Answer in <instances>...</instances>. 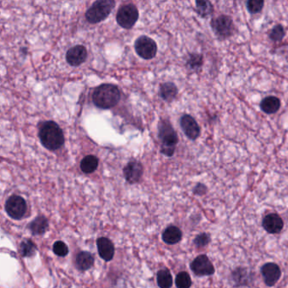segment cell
I'll return each mask as SVG.
<instances>
[{
    "label": "cell",
    "instance_id": "obj_1",
    "mask_svg": "<svg viewBox=\"0 0 288 288\" xmlns=\"http://www.w3.org/2000/svg\"><path fill=\"white\" fill-rule=\"evenodd\" d=\"M39 138L43 147L50 151L60 149L64 143L63 130L54 121L43 123L39 129Z\"/></svg>",
    "mask_w": 288,
    "mask_h": 288
},
{
    "label": "cell",
    "instance_id": "obj_2",
    "mask_svg": "<svg viewBox=\"0 0 288 288\" xmlns=\"http://www.w3.org/2000/svg\"><path fill=\"white\" fill-rule=\"evenodd\" d=\"M120 98L119 89L112 84H102L95 89L92 95L94 104L101 109H110L115 107Z\"/></svg>",
    "mask_w": 288,
    "mask_h": 288
},
{
    "label": "cell",
    "instance_id": "obj_3",
    "mask_svg": "<svg viewBox=\"0 0 288 288\" xmlns=\"http://www.w3.org/2000/svg\"><path fill=\"white\" fill-rule=\"evenodd\" d=\"M158 136L162 142L161 152L167 157H173L179 142V137L174 127L168 120L161 121L159 123Z\"/></svg>",
    "mask_w": 288,
    "mask_h": 288
},
{
    "label": "cell",
    "instance_id": "obj_4",
    "mask_svg": "<svg viewBox=\"0 0 288 288\" xmlns=\"http://www.w3.org/2000/svg\"><path fill=\"white\" fill-rule=\"evenodd\" d=\"M115 2L112 0H99L86 11V19L91 24H96L107 19L114 8Z\"/></svg>",
    "mask_w": 288,
    "mask_h": 288
},
{
    "label": "cell",
    "instance_id": "obj_5",
    "mask_svg": "<svg viewBox=\"0 0 288 288\" xmlns=\"http://www.w3.org/2000/svg\"><path fill=\"white\" fill-rule=\"evenodd\" d=\"M211 29L214 33L221 39H226L232 36L234 32V23L228 16H219L211 20Z\"/></svg>",
    "mask_w": 288,
    "mask_h": 288
},
{
    "label": "cell",
    "instance_id": "obj_6",
    "mask_svg": "<svg viewBox=\"0 0 288 288\" xmlns=\"http://www.w3.org/2000/svg\"><path fill=\"white\" fill-rule=\"evenodd\" d=\"M117 24L124 29H131L139 19V11L136 6L128 4L122 6L117 13Z\"/></svg>",
    "mask_w": 288,
    "mask_h": 288
},
{
    "label": "cell",
    "instance_id": "obj_7",
    "mask_svg": "<svg viewBox=\"0 0 288 288\" xmlns=\"http://www.w3.org/2000/svg\"><path fill=\"white\" fill-rule=\"evenodd\" d=\"M26 200L19 195H11L6 202V211L8 216L14 220H21L27 213Z\"/></svg>",
    "mask_w": 288,
    "mask_h": 288
},
{
    "label": "cell",
    "instance_id": "obj_8",
    "mask_svg": "<svg viewBox=\"0 0 288 288\" xmlns=\"http://www.w3.org/2000/svg\"><path fill=\"white\" fill-rule=\"evenodd\" d=\"M134 49L142 59L149 60L153 59L158 53V45L152 38L147 36H141L135 41Z\"/></svg>",
    "mask_w": 288,
    "mask_h": 288
},
{
    "label": "cell",
    "instance_id": "obj_9",
    "mask_svg": "<svg viewBox=\"0 0 288 288\" xmlns=\"http://www.w3.org/2000/svg\"><path fill=\"white\" fill-rule=\"evenodd\" d=\"M190 269L197 276H210L216 271L213 264L206 254H200L190 263Z\"/></svg>",
    "mask_w": 288,
    "mask_h": 288
},
{
    "label": "cell",
    "instance_id": "obj_10",
    "mask_svg": "<svg viewBox=\"0 0 288 288\" xmlns=\"http://www.w3.org/2000/svg\"><path fill=\"white\" fill-rule=\"evenodd\" d=\"M254 273L247 267L238 266L232 270L230 280L234 287L248 286L253 281Z\"/></svg>",
    "mask_w": 288,
    "mask_h": 288
},
{
    "label": "cell",
    "instance_id": "obj_11",
    "mask_svg": "<svg viewBox=\"0 0 288 288\" xmlns=\"http://www.w3.org/2000/svg\"><path fill=\"white\" fill-rule=\"evenodd\" d=\"M180 126L184 134L191 140H195L200 137V125L192 116L189 114L183 115L180 118Z\"/></svg>",
    "mask_w": 288,
    "mask_h": 288
},
{
    "label": "cell",
    "instance_id": "obj_12",
    "mask_svg": "<svg viewBox=\"0 0 288 288\" xmlns=\"http://www.w3.org/2000/svg\"><path fill=\"white\" fill-rule=\"evenodd\" d=\"M260 272H261L265 285L268 286L275 285L281 276V270L279 265L271 262L264 264L261 267Z\"/></svg>",
    "mask_w": 288,
    "mask_h": 288
},
{
    "label": "cell",
    "instance_id": "obj_13",
    "mask_svg": "<svg viewBox=\"0 0 288 288\" xmlns=\"http://www.w3.org/2000/svg\"><path fill=\"white\" fill-rule=\"evenodd\" d=\"M143 175V166L137 161H131L123 168V176L129 184H136Z\"/></svg>",
    "mask_w": 288,
    "mask_h": 288
},
{
    "label": "cell",
    "instance_id": "obj_14",
    "mask_svg": "<svg viewBox=\"0 0 288 288\" xmlns=\"http://www.w3.org/2000/svg\"><path fill=\"white\" fill-rule=\"evenodd\" d=\"M262 227L269 234H277L282 231L284 222L278 214H268L263 219Z\"/></svg>",
    "mask_w": 288,
    "mask_h": 288
},
{
    "label": "cell",
    "instance_id": "obj_15",
    "mask_svg": "<svg viewBox=\"0 0 288 288\" xmlns=\"http://www.w3.org/2000/svg\"><path fill=\"white\" fill-rule=\"evenodd\" d=\"M87 59V50L82 45H76L70 48L66 54V60L71 66L77 67Z\"/></svg>",
    "mask_w": 288,
    "mask_h": 288
},
{
    "label": "cell",
    "instance_id": "obj_16",
    "mask_svg": "<svg viewBox=\"0 0 288 288\" xmlns=\"http://www.w3.org/2000/svg\"><path fill=\"white\" fill-rule=\"evenodd\" d=\"M96 245L98 249L99 255L105 261L112 260L114 256L115 248L112 241L108 238L101 237L96 241Z\"/></svg>",
    "mask_w": 288,
    "mask_h": 288
},
{
    "label": "cell",
    "instance_id": "obj_17",
    "mask_svg": "<svg viewBox=\"0 0 288 288\" xmlns=\"http://www.w3.org/2000/svg\"><path fill=\"white\" fill-rule=\"evenodd\" d=\"M183 233L176 226H169L163 233V240L169 245H174L181 241Z\"/></svg>",
    "mask_w": 288,
    "mask_h": 288
},
{
    "label": "cell",
    "instance_id": "obj_18",
    "mask_svg": "<svg viewBox=\"0 0 288 288\" xmlns=\"http://www.w3.org/2000/svg\"><path fill=\"white\" fill-rule=\"evenodd\" d=\"M260 108L266 114H274L280 110V100L276 96H267L260 102Z\"/></svg>",
    "mask_w": 288,
    "mask_h": 288
},
{
    "label": "cell",
    "instance_id": "obj_19",
    "mask_svg": "<svg viewBox=\"0 0 288 288\" xmlns=\"http://www.w3.org/2000/svg\"><path fill=\"white\" fill-rule=\"evenodd\" d=\"M48 219L45 216H39L36 217L28 226L30 231L33 235H41L45 233L48 229Z\"/></svg>",
    "mask_w": 288,
    "mask_h": 288
},
{
    "label": "cell",
    "instance_id": "obj_20",
    "mask_svg": "<svg viewBox=\"0 0 288 288\" xmlns=\"http://www.w3.org/2000/svg\"><path fill=\"white\" fill-rule=\"evenodd\" d=\"M160 96L164 101L172 102L176 98L179 90L173 82L163 83L160 86Z\"/></svg>",
    "mask_w": 288,
    "mask_h": 288
},
{
    "label": "cell",
    "instance_id": "obj_21",
    "mask_svg": "<svg viewBox=\"0 0 288 288\" xmlns=\"http://www.w3.org/2000/svg\"><path fill=\"white\" fill-rule=\"evenodd\" d=\"M94 257L91 253L83 251L78 253L76 257V265L81 271H86L93 266Z\"/></svg>",
    "mask_w": 288,
    "mask_h": 288
},
{
    "label": "cell",
    "instance_id": "obj_22",
    "mask_svg": "<svg viewBox=\"0 0 288 288\" xmlns=\"http://www.w3.org/2000/svg\"><path fill=\"white\" fill-rule=\"evenodd\" d=\"M98 158L96 156L88 155L83 158L80 163V169L85 174H92L98 167Z\"/></svg>",
    "mask_w": 288,
    "mask_h": 288
},
{
    "label": "cell",
    "instance_id": "obj_23",
    "mask_svg": "<svg viewBox=\"0 0 288 288\" xmlns=\"http://www.w3.org/2000/svg\"><path fill=\"white\" fill-rule=\"evenodd\" d=\"M198 15L202 18H207L214 12V6L207 0H198L195 2Z\"/></svg>",
    "mask_w": 288,
    "mask_h": 288
},
{
    "label": "cell",
    "instance_id": "obj_24",
    "mask_svg": "<svg viewBox=\"0 0 288 288\" xmlns=\"http://www.w3.org/2000/svg\"><path fill=\"white\" fill-rule=\"evenodd\" d=\"M157 280L160 288H171L173 286V276L168 269H160L158 272Z\"/></svg>",
    "mask_w": 288,
    "mask_h": 288
},
{
    "label": "cell",
    "instance_id": "obj_25",
    "mask_svg": "<svg viewBox=\"0 0 288 288\" xmlns=\"http://www.w3.org/2000/svg\"><path fill=\"white\" fill-rule=\"evenodd\" d=\"M37 250H38V248H37L35 243L30 239H25L20 244V251H21V254L23 257L28 258V257L33 256Z\"/></svg>",
    "mask_w": 288,
    "mask_h": 288
},
{
    "label": "cell",
    "instance_id": "obj_26",
    "mask_svg": "<svg viewBox=\"0 0 288 288\" xmlns=\"http://www.w3.org/2000/svg\"><path fill=\"white\" fill-rule=\"evenodd\" d=\"M177 288H190L192 285V280L190 274L186 271L179 272L175 280Z\"/></svg>",
    "mask_w": 288,
    "mask_h": 288
},
{
    "label": "cell",
    "instance_id": "obj_27",
    "mask_svg": "<svg viewBox=\"0 0 288 288\" xmlns=\"http://www.w3.org/2000/svg\"><path fill=\"white\" fill-rule=\"evenodd\" d=\"M203 65V56L200 54H190L188 58L187 66L195 70L199 71L201 69Z\"/></svg>",
    "mask_w": 288,
    "mask_h": 288
},
{
    "label": "cell",
    "instance_id": "obj_28",
    "mask_svg": "<svg viewBox=\"0 0 288 288\" xmlns=\"http://www.w3.org/2000/svg\"><path fill=\"white\" fill-rule=\"evenodd\" d=\"M285 35V30L283 28L282 26L276 25L275 27H273L272 30L269 32V37L270 40L275 42V43H279V42L282 41Z\"/></svg>",
    "mask_w": 288,
    "mask_h": 288
},
{
    "label": "cell",
    "instance_id": "obj_29",
    "mask_svg": "<svg viewBox=\"0 0 288 288\" xmlns=\"http://www.w3.org/2000/svg\"><path fill=\"white\" fill-rule=\"evenodd\" d=\"M264 2L263 0H248L246 6L250 14H258L261 12L264 8Z\"/></svg>",
    "mask_w": 288,
    "mask_h": 288
},
{
    "label": "cell",
    "instance_id": "obj_30",
    "mask_svg": "<svg viewBox=\"0 0 288 288\" xmlns=\"http://www.w3.org/2000/svg\"><path fill=\"white\" fill-rule=\"evenodd\" d=\"M211 235L207 232H202L195 237L194 244L198 248H203L208 245L209 243H211Z\"/></svg>",
    "mask_w": 288,
    "mask_h": 288
},
{
    "label": "cell",
    "instance_id": "obj_31",
    "mask_svg": "<svg viewBox=\"0 0 288 288\" xmlns=\"http://www.w3.org/2000/svg\"><path fill=\"white\" fill-rule=\"evenodd\" d=\"M53 250L54 253L59 257H65L69 253L68 246L62 241H57L54 243Z\"/></svg>",
    "mask_w": 288,
    "mask_h": 288
},
{
    "label": "cell",
    "instance_id": "obj_32",
    "mask_svg": "<svg viewBox=\"0 0 288 288\" xmlns=\"http://www.w3.org/2000/svg\"><path fill=\"white\" fill-rule=\"evenodd\" d=\"M206 192H207V188L205 184H198L194 189V194L196 195H206Z\"/></svg>",
    "mask_w": 288,
    "mask_h": 288
}]
</instances>
